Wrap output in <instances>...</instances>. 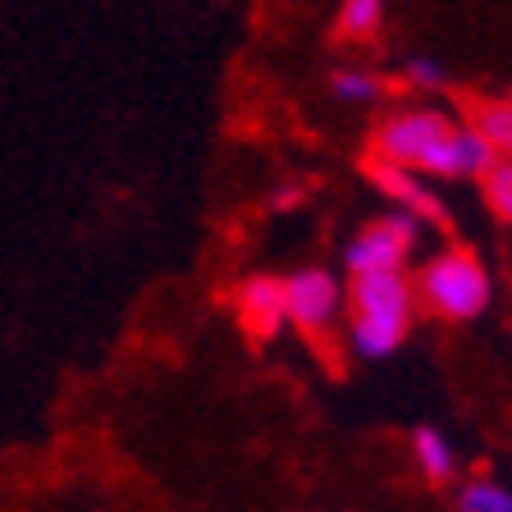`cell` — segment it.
<instances>
[{"label": "cell", "mask_w": 512, "mask_h": 512, "mask_svg": "<svg viewBox=\"0 0 512 512\" xmlns=\"http://www.w3.org/2000/svg\"><path fill=\"white\" fill-rule=\"evenodd\" d=\"M371 160L412 170L421 179H485L494 160V147L471 124H458L448 110L407 106L380 119L371 138Z\"/></svg>", "instance_id": "1"}, {"label": "cell", "mask_w": 512, "mask_h": 512, "mask_svg": "<svg viewBox=\"0 0 512 512\" xmlns=\"http://www.w3.org/2000/svg\"><path fill=\"white\" fill-rule=\"evenodd\" d=\"M352 325L348 343L357 357L380 362L389 352L403 348L407 330L416 316V284L407 279V270H375V275H352Z\"/></svg>", "instance_id": "2"}, {"label": "cell", "mask_w": 512, "mask_h": 512, "mask_svg": "<svg viewBox=\"0 0 512 512\" xmlns=\"http://www.w3.org/2000/svg\"><path fill=\"white\" fill-rule=\"evenodd\" d=\"M416 302L444 320H476L490 307V275L467 247H448L416 275Z\"/></svg>", "instance_id": "3"}, {"label": "cell", "mask_w": 512, "mask_h": 512, "mask_svg": "<svg viewBox=\"0 0 512 512\" xmlns=\"http://www.w3.org/2000/svg\"><path fill=\"white\" fill-rule=\"evenodd\" d=\"M416 238H421V220L407 211H394V215H380L371 220L366 229L348 238L343 247V266L348 275H375V270H403L407 256H412Z\"/></svg>", "instance_id": "4"}, {"label": "cell", "mask_w": 512, "mask_h": 512, "mask_svg": "<svg viewBox=\"0 0 512 512\" xmlns=\"http://www.w3.org/2000/svg\"><path fill=\"white\" fill-rule=\"evenodd\" d=\"M284 307H288V320L298 325L302 334L320 339L325 330H334V320L343 311V284L334 270H320V266H307L298 275L284 279Z\"/></svg>", "instance_id": "5"}, {"label": "cell", "mask_w": 512, "mask_h": 512, "mask_svg": "<svg viewBox=\"0 0 512 512\" xmlns=\"http://www.w3.org/2000/svg\"><path fill=\"white\" fill-rule=\"evenodd\" d=\"M238 316H243L247 334L256 339H275L284 330L288 307H284V279L270 275H252L243 288H238Z\"/></svg>", "instance_id": "6"}, {"label": "cell", "mask_w": 512, "mask_h": 512, "mask_svg": "<svg viewBox=\"0 0 512 512\" xmlns=\"http://www.w3.org/2000/svg\"><path fill=\"white\" fill-rule=\"evenodd\" d=\"M366 174L380 183L384 197H394L398 211L416 215V220H444V206H439V197L421 183V174L398 170V165H384V160H366Z\"/></svg>", "instance_id": "7"}, {"label": "cell", "mask_w": 512, "mask_h": 512, "mask_svg": "<svg viewBox=\"0 0 512 512\" xmlns=\"http://www.w3.org/2000/svg\"><path fill=\"white\" fill-rule=\"evenodd\" d=\"M467 124L494 147V156L512 160V96H480L471 101Z\"/></svg>", "instance_id": "8"}, {"label": "cell", "mask_w": 512, "mask_h": 512, "mask_svg": "<svg viewBox=\"0 0 512 512\" xmlns=\"http://www.w3.org/2000/svg\"><path fill=\"white\" fill-rule=\"evenodd\" d=\"M384 28V0H343L339 19H334V32L339 42H371Z\"/></svg>", "instance_id": "9"}, {"label": "cell", "mask_w": 512, "mask_h": 512, "mask_svg": "<svg viewBox=\"0 0 512 512\" xmlns=\"http://www.w3.org/2000/svg\"><path fill=\"white\" fill-rule=\"evenodd\" d=\"M412 453H416V467L426 471V480H435V485H444L448 476H453V448H448V439L439 435V430L421 426L412 435Z\"/></svg>", "instance_id": "10"}, {"label": "cell", "mask_w": 512, "mask_h": 512, "mask_svg": "<svg viewBox=\"0 0 512 512\" xmlns=\"http://www.w3.org/2000/svg\"><path fill=\"white\" fill-rule=\"evenodd\" d=\"M330 92H334V101H343V106H371V101H380L384 83L371 74V69H339V74L330 78Z\"/></svg>", "instance_id": "11"}, {"label": "cell", "mask_w": 512, "mask_h": 512, "mask_svg": "<svg viewBox=\"0 0 512 512\" xmlns=\"http://www.w3.org/2000/svg\"><path fill=\"white\" fill-rule=\"evenodd\" d=\"M458 512H512V490L494 480H471L458 494Z\"/></svg>", "instance_id": "12"}, {"label": "cell", "mask_w": 512, "mask_h": 512, "mask_svg": "<svg viewBox=\"0 0 512 512\" xmlns=\"http://www.w3.org/2000/svg\"><path fill=\"white\" fill-rule=\"evenodd\" d=\"M485 202H490V211L499 215L503 224H512V160H494L490 170H485Z\"/></svg>", "instance_id": "13"}, {"label": "cell", "mask_w": 512, "mask_h": 512, "mask_svg": "<svg viewBox=\"0 0 512 512\" xmlns=\"http://www.w3.org/2000/svg\"><path fill=\"white\" fill-rule=\"evenodd\" d=\"M444 64L430 60V55H412V60H403V83L407 87H421V92H435V87H444Z\"/></svg>", "instance_id": "14"}]
</instances>
